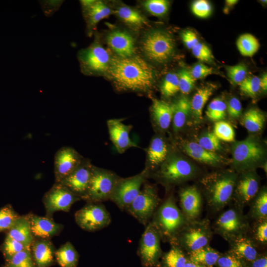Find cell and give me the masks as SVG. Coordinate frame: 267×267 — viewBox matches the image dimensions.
Masks as SVG:
<instances>
[{
    "mask_svg": "<svg viewBox=\"0 0 267 267\" xmlns=\"http://www.w3.org/2000/svg\"><path fill=\"white\" fill-rule=\"evenodd\" d=\"M116 88L121 90L147 92L155 81L154 71L140 57L112 58L107 71Z\"/></svg>",
    "mask_w": 267,
    "mask_h": 267,
    "instance_id": "obj_1",
    "label": "cell"
},
{
    "mask_svg": "<svg viewBox=\"0 0 267 267\" xmlns=\"http://www.w3.org/2000/svg\"><path fill=\"white\" fill-rule=\"evenodd\" d=\"M20 216L10 205L0 209V232L10 229Z\"/></svg>",
    "mask_w": 267,
    "mask_h": 267,
    "instance_id": "obj_41",
    "label": "cell"
},
{
    "mask_svg": "<svg viewBox=\"0 0 267 267\" xmlns=\"http://www.w3.org/2000/svg\"><path fill=\"white\" fill-rule=\"evenodd\" d=\"M226 104L220 98L213 99L209 103L206 111L207 117L213 121H220L226 114Z\"/></svg>",
    "mask_w": 267,
    "mask_h": 267,
    "instance_id": "obj_40",
    "label": "cell"
},
{
    "mask_svg": "<svg viewBox=\"0 0 267 267\" xmlns=\"http://www.w3.org/2000/svg\"><path fill=\"white\" fill-rule=\"evenodd\" d=\"M80 1L89 31L111 13V9L102 1L84 0Z\"/></svg>",
    "mask_w": 267,
    "mask_h": 267,
    "instance_id": "obj_26",
    "label": "cell"
},
{
    "mask_svg": "<svg viewBox=\"0 0 267 267\" xmlns=\"http://www.w3.org/2000/svg\"><path fill=\"white\" fill-rule=\"evenodd\" d=\"M229 253L249 264L259 256L257 246L254 240L246 235L229 242Z\"/></svg>",
    "mask_w": 267,
    "mask_h": 267,
    "instance_id": "obj_25",
    "label": "cell"
},
{
    "mask_svg": "<svg viewBox=\"0 0 267 267\" xmlns=\"http://www.w3.org/2000/svg\"><path fill=\"white\" fill-rule=\"evenodd\" d=\"M122 119H113L107 121L109 137L119 153L122 154L131 147H137L130 137L133 126L126 125Z\"/></svg>",
    "mask_w": 267,
    "mask_h": 267,
    "instance_id": "obj_21",
    "label": "cell"
},
{
    "mask_svg": "<svg viewBox=\"0 0 267 267\" xmlns=\"http://www.w3.org/2000/svg\"><path fill=\"white\" fill-rule=\"evenodd\" d=\"M238 1L237 0H226L225 2L226 6L230 7L234 6Z\"/></svg>",
    "mask_w": 267,
    "mask_h": 267,
    "instance_id": "obj_60",
    "label": "cell"
},
{
    "mask_svg": "<svg viewBox=\"0 0 267 267\" xmlns=\"http://www.w3.org/2000/svg\"><path fill=\"white\" fill-rule=\"evenodd\" d=\"M171 245L169 251L162 254L158 267H184L188 260L185 252L178 245Z\"/></svg>",
    "mask_w": 267,
    "mask_h": 267,
    "instance_id": "obj_34",
    "label": "cell"
},
{
    "mask_svg": "<svg viewBox=\"0 0 267 267\" xmlns=\"http://www.w3.org/2000/svg\"><path fill=\"white\" fill-rule=\"evenodd\" d=\"M236 45L241 55L252 57L258 51L260 44L254 36L249 33H245L238 38Z\"/></svg>",
    "mask_w": 267,
    "mask_h": 267,
    "instance_id": "obj_37",
    "label": "cell"
},
{
    "mask_svg": "<svg viewBox=\"0 0 267 267\" xmlns=\"http://www.w3.org/2000/svg\"><path fill=\"white\" fill-rule=\"evenodd\" d=\"M172 105L173 128L174 132H178L184 126L191 111L190 101L186 97L182 96L179 98Z\"/></svg>",
    "mask_w": 267,
    "mask_h": 267,
    "instance_id": "obj_30",
    "label": "cell"
},
{
    "mask_svg": "<svg viewBox=\"0 0 267 267\" xmlns=\"http://www.w3.org/2000/svg\"><path fill=\"white\" fill-rule=\"evenodd\" d=\"M77 224L83 229L95 231L108 226L111 221V216L101 203L87 202L75 214Z\"/></svg>",
    "mask_w": 267,
    "mask_h": 267,
    "instance_id": "obj_13",
    "label": "cell"
},
{
    "mask_svg": "<svg viewBox=\"0 0 267 267\" xmlns=\"http://www.w3.org/2000/svg\"><path fill=\"white\" fill-rule=\"evenodd\" d=\"M150 173L146 169L134 176L122 178L118 180L110 200L114 202L122 211L125 210L137 196L142 185L149 177Z\"/></svg>",
    "mask_w": 267,
    "mask_h": 267,
    "instance_id": "obj_11",
    "label": "cell"
},
{
    "mask_svg": "<svg viewBox=\"0 0 267 267\" xmlns=\"http://www.w3.org/2000/svg\"><path fill=\"white\" fill-rule=\"evenodd\" d=\"M237 179L236 174L231 171L211 174L203 178L204 194L211 209L220 211L230 202Z\"/></svg>",
    "mask_w": 267,
    "mask_h": 267,
    "instance_id": "obj_3",
    "label": "cell"
},
{
    "mask_svg": "<svg viewBox=\"0 0 267 267\" xmlns=\"http://www.w3.org/2000/svg\"><path fill=\"white\" fill-rule=\"evenodd\" d=\"M213 133L219 140L226 142H232L234 140V130L226 122L222 120L216 122L214 125Z\"/></svg>",
    "mask_w": 267,
    "mask_h": 267,
    "instance_id": "obj_45",
    "label": "cell"
},
{
    "mask_svg": "<svg viewBox=\"0 0 267 267\" xmlns=\"http://www.w3.org/2000/svg\"><path fill=\"white\" fill-rule=\"evenodd\" d=\"M93 166L89 159L84 158L74 171L57 183L65 186L83 200L89 185Z\"/></svg>",
    "mask_w": 267,
    "mask_h": 267,
    "instance_id": "obj_16",
    "label": "cell"
},
{
    "mask_svg": "<svg viewBox=\"0 0 267 267\" xmlns=\"http://www.w3.org/2000/svg\"><path fill=\"white\" fill-rule=\"evenodd\" d=\"M216 265L218 267H249L248 263L228 252L221 254Z\"/></svg>",
    "mask_w": 267,
    "mask_h": 267,
    "instance_id": "obj_47",
    "label": "cell"
},
{
    "mask_svg": "<svg viewBox=\"0 0 267 267\" xmlns=\"http://www.w3.org/2000/svg\"><path fill=\"white\" fill-rule=\"evenodd\" d=\"M32 234L35 238L50 239L58 235L63 225L55 222L51 218L28 215Z\"/></svg>",
    "mask_w": 267,
    "mask_h": 267,
    "instance_id": "obj_23",
    "label": "cell"
},
{
    "mask_svg": "<svg viewBox=\"0 0 267 267\" xmlns=\"http://www.w3.org/2000/svg\"><path fill=\"white\" fill-rule=\"evenodd\" d=\"M179 90L183 94H188L192 89L195 80L186 69L181 70L178 74Z\"/></svg>",
    "mask_w": 267,
    "mask_h": 267,
    "instance_id": "obj_50",
    "label": "cell"
},
{
    "mask_svg": "<svg viewBox=\"0 0 267 267\" xmlns=\"http://www.w3.org/2000/svg\"><path fill=\"white\" fill-rule=\"evenodd\" d=\"M213 232L208 219L189 222L171 244L179 247L187 253L209 245Z\"/></svg>",
    "mask_w": 267,
    "mask_h": 267,
    "instance_id": "obj_6",
    "label": "cell"
},
{
    "mask_svg": "<svg viewBox=\"0 0 267 267\" xmlns=\"http://www.w3.org/2000/svg\"><path fill=\"white\" fill-rule=\"evenodd\" d=\"M162 94L169 97L176 94L179 90L178 74L169 73L166 75L161 86Z\"/></svg>",
    "mask_w": 267,
    "mask_h": 267,
    "instance_id": "obj_43",
    "label": "cell"
},
{
    "mask_svg": "<svg viewBox=\"0 0 267 267\" xmlns=\"http://www.w3.org/2000/svg\"><path fill=\"white\" fill-rule=\"evenodd\" d=\"M191 9L194 15L200 18H207L212 12V6L210 3L206 0H197L194 1Z\"/></svg>",
    "mask_w": 267,
    "mask_h": 267,
    "instance_id": "obj_53",
    "label": "cell"
},
{
    "mask_svg": "<svg viewBox=\"0 0 267 267\" xmlns=\"http://www.w3.org/2000/svg\"><path fill=\"white\" fill-rule=\"evenodd\" d=\"M242 121L243 125L249 132L255 133L262 130L265 117L258 109L251 108L244 114Z\"/></svg>",
    "mask_w": 267,
    "mask_h": 267,
    "instance_id": "obj_38",
    "label": "cell"
},
{
    "mask_svg": "<svg viewBox=\"0 0 267 267\" xmlns=\"http://www.w3.org/2000/svg\"><path fill=\"white\" fill-rule=\"evenodd\" d=\"M106 43L119 58H128L135 55L134 40L126 31L116 29L110 32L106 36Z\"/></svg>",
    "mask_w": 267,
    "mask_h": 267,
    "instance_id": "obj_20",
    "label": "cell"
},
{
    "mask_svg": "<svg viewBox=\"0 0 267 267\" xmlns=\"http://www.w3.org/2000/svg\"><path fill=\"white\" fill-rule=\"evenodd\" d=\"M181 39L185 46L191 49L199 41L196 34L191 30H185L181 33Z\"/></svg>",
    "mask_w": 267,
    "mask_h": 267,
    "instance_id": "obj_56",
    "label": "cell"
},
{
    "mask_svg": "<svg viewBox=\"0 0 267 267\" xmlns=\"http://www.w3.org/2000/svg\"><path fill=\"white\" fill-rule=\"evenodd\" d=\"M181 211L189 222L198 220L202 210V199L199 190L195 186L182 188L179 193Z\"/></svg>",
    "mask_w": 267,
    "mask_h": 267,
    "instance_id": "obj_19",
    "label": "cell"
},
{
    "mask_svg": "<svg viewBox=\"0 0 267 267\" xmlns=\"http://www.w3.org/2000/svg\"><path fill=\"white\" fill-rule=\"evenodd\" d=\"M189 72L195 80L204 78L213 73L212 68L202 63L196 64Z\"/></svg>",
    "mask_w": 267,
    "mask_h": 267,
    "instance_id": "obj_54",
    "label": "cell"
},
{
    "mask_svg": "<svg viewBox=\"0 0 267 267\" xmlns=\"http://www.w3.org/2000/svg\"><path fill=\"white\" fill-rule=\"evenodd\" d=\"M243 173L237 178L232 198L235 206L242 209L251 201L259 189V178L256 173L253 170Z\"/></svg>",
    "mask_w": 267,
    "mask_h": 267,
    "instance_id": "obj_18",
    "label": "cell"
},
{
    "mask_svg": "<svg viewBox=\"0 0 267 267\" xmlns=\"http://www.w3.org/2000/svg\"><path fill=\"white\" fill-rule=\"evenodd\" d=\"M251 267H267V258L265 255H260L252 262Z\"/></svg>",
    "mask_w": 267,
    "mask_h": 267,
    "instance_id": "obj_57",
    "label": "cell"
},
{
    "mask_svg": "<svg viewBox=\"0 0 267 267\" xmlns=\"http://www.w3.org/2000/svg\"><path fill=\"white\" fill-rule=\"evenodd\" d=\"M169 148L165 139L161 136L153 137L147 149L145 169L150 173L157 170L169 155Z\"/></svg>",
    "mask_w": 267,
    "mask_h": 267,
    "instance_id": "obj_24",
    "label": "cell"
},
{
    "mask_svg": "<svg viewBox=\"0 0 267 267\" xmlns=\"http://www.w3.org/2000/svg\"><path fill=\"white\" fill-rule=\"evenodd\" d=\"M226 70L228 77L235 84L239 85L247 77V69L243 63L228 66Z\"/></svg>",
    "mask_w": 267,
    "mask_h": 267,
    "instance_id": "obj_49",
    "label": "cell"
},
{
    "mask_svg": "<svg viewBox=\"0 0 267 267\" xmlns=\"http://www.w3.org/2000/svg\"><path fill=\"white\" fill-rule=\"evenodd\" d=\"M198 144L206 150L213 152L221 149L220 140L213 133H208L198 139Z\"/></svg>",
    "mask_w": 267,
    "mask_h": 267,
    "instance_id": "obj_48",
    "label": "cell"
},
{
    "mask_svg": "<svg viewBox=\"0 0 267 267\" xmlns=\"http://www.w3.org/2000/svg\"><path fill=\"white\" fill-rule=\"evenodd\" d=\"M239 86L240 90L245 94L254 97L260 89V78L254 75L246 77Z\"/></svg>",
    "mask_w": 267,
    "mask_h": 267,
    "instance_id": "obj_46",
    "label": "cell"
},
{
    "mask_svg": "<svg viewBox=\"0 0 267 267\" xmlns=\"http://www.w3.org/2000/svg\"><path fill=\"white\" fill-rule=\"evenodd\" d=\"M153 174L157 180L166 186H170L193 178L196 174V169L186 159L173 152L169 153Z\"/></svg>",
    "mask_w": 267,
    "mask_h": 267,
    "instance_id": "obj_5",
    "label": "cell"
},
{
    "mask_svg": "<svg viewBox=\"0 0 267 267\" xmlns=\"http://www.w3.org/2000/svg\"><path fill=\"white\" fill-rule=\"evenodd\" d=\"M183 150L192 159L211 165H218L222 160L219 155L202 148L198 143L187 142L182 145Z\"/></svg>",
    "mask_w": 267,
    "mask_h": 267,
    "instance_id": "obj_28",
    "label": "cell"
},
{
    "mask_svg": "<svg viewBox=\"0 0 267 267\" xmlns=\"http://www.w3.org/2000/svg\"><path fill=\"white\" fill-rule=\"evenodd\" d=\"M184 267H205L202 265H200L199 264L193 263L188 259Z\"/></svg>",
    "mask_w": 267,
    "mask_h": 267,
    "instance_id": "obj_59",
    "label": "cell"
},
{
    "mask_svg": "<svg viewBox=\"0 0 267 267\" xmlns=\"http://www.w3.org/2000/svg\"><path fill=\"white\" fill-rule=\"evenodd\" d=\"M265 154V149L259 140L254 137H249L233 144V166L243 172L252 171L262 162Z\"/></svg>",
    "mask_w": 267,
    "mask_h": 267,
    "instance_id": "obj_7",
    "label": "cell"
},
{
    "mask_svg": "<svg viewBox=\"0 0 267 267\" xmlns=\"http://www.w3.org/2000/svg\"><path fill=\"white\" fill-rule=\"evenodd\" d=\"M151 112L154 124L161 130H167L172 121L173 105L163 100L153 99Z\"/></svg>",
    "mask_w": 267,
    "mask_h": 267,
    "instance_id": "obj_27",
    "label": "cell"
},
{
    "mask_svg": "<svg viewBox=\"0 0 267 267\" xmlns=\"http://www.w3.org/2000/svg\"><path fill=\"white\" fill-rule=\"evenodd\" d=\"M55 259L60 267H77L79 255L72 244L68 241L56 250Z\"/></svg>",
    "mask_w": 267,
    "mask_h": 267,
    "instance_id": "obj_32",
    "label": "cell"
},
{
    "mask_svg": "<svg viewBox=\"0 0 267 267\" xmlns=\"http://www.w3.org/2000/svg\"><path fill=\"white\" fill-rule=\"evenodd\" d=\"M254 239L258 243L266 245L267 242V219L256 221L253 229Z\"/></svg>",
    "mask_w": 267,
    "mask_h": 267,
    "instance_id": "obj_51",
    "label": "cell"
},
{
    "mask_svg": "<svg viewBox=\"0 0 267 267\" xmlns=\"http://www.w3.org/2000/svg\"><path fill=\"white\" fill-rule=\"evenodd\" d=\"M226 110L231 117L238 118L242 112V105L239 100L235 97L231 98L226 105Z\"/></svg>",
    "mask_w": 267,
    "mask_h": 267,
    "instance_id": "obj_55",
    "label": "cell"
},
{
    "mask_svg": "<svg viewBox=\"0 0 267 267\" xmlns=\"http://www.w3.org/2000/svg\"><path fill=\"white\" fill-rule=\"evenodd\" d=\"M213 228L216 233L229 243L246 235L249 230L250 225L242 209L234 206L223 212L218 217Z\"/></svg>",
    "mask_w": 267,
    "mask_h": 267,
    "instance_id": "obj_8",
    "label": "cell"
},
{
    "mask_svg": "<svg viewBox=\"0 0 267 267\" xmlns=\"http://www.w3.org/2000/svg\"><path fill=\"white\" fill-rule=\"evenodd\" d=\"M150 222L158 231L161 240L171 244L189 222L173 196H169L160 204Z\"/></svg>",
    "mask_w": 267,
    "mask_h": 267,
    "instance_id": "obj_2",
    "label": "cell"
},
{
    "mask_svg": "<svg viewBox=\"0 0 267 267\" xmlns=\"http://www.w3.org/2000/svg\"><path fill=\"white\" fill-rule=\"evenodd\" d=\"M145 9L151 14L162 17L168 12L170 6L169 1L166 0H147L143 3Z\"/></svg>",
    "mask_w": 267,
    "mask_h": 267,
    "instance_id": "obj_44",
    "label": "cell"
},
{
    "mask_svg": "<svg viewBox=\"0 0 267 267\" xmlns=\"http://www.w3.org/2000/svg\"><path fill=\"white\" fill-rule=\"evenodd\" d=\"M214 88L209 85L202 87L197 90L190 101L191 110L197 121L202 119L203 108L213 94Z\"/></svg>",
    "mask_w": 267,
    "mask_h": 267,
    "instance_id": "obj_35",
    "label": "cell"
},
{
    "mask_svg": "<svg viewBox=\"0 0 267 267\" xmlns=\"http://www.w3.org/2000/svg\"><path fill=\"white\" fill-rule=\"evenodd\" d=\"M30 248V246L6 236L1 245L0 250L5 260H7L16 254Z\"/></svg>",
    "mask_w": 267,
    "mask_h": 267,
    "instance_id": "obj_42",
    "label": "cell"
},
{
    "mask_svg": "<svg viewBox=\"0 0 267 267\" xmlns=\"http://www.w3.org/2000/svg\"><path fill=\"white\" fill-rule=\"evenodd\" d=\"M55 248L50 239L35 238L31 252L36 267H50L55 262Z\"/></svg>",
    "mask_w": 267,
    "mask_h": 267,
    "instance_id": "obj_22",
    "label": "cell"
},
{
    "mask_svg": "<svg viewBox=\"0 0 267 267\" xmlns=\"http://www.w3.org/2000/svg\"><path fill=\"white\" fill-rule=\"evenodd\" d=\"M120 178L111 171L93 166L89 185L83 200L92 203L110 200Z\"/></svg>",
    "mask_w": 267,
    "mask_h": 267,
    "instance_id": "obj_9",
    "label": "cell"
},
{
    "mask_svg": "<svg viewBox=\"0 0 267 267\" xmlns=\"http://www.w3.org/2000/svg\"><path fill=\"white\" fill-rule=\"evenodd\" d=\"M145 226L139 241L137 254L143 267H158L163 254L161 236L150 222Z\"/></svg>",
    "mask_w": 267,
    "mask_h": 267,
    "instance_id": "obj_14",
    "label": "cell"
},
{
    "mask_svg": "<svg viewBox=\"0 0 267 267\" xmlns=\"http://www.w3.org/2000/svg\"><path fill=\"white\" fill-rule=\"evenodd\" d=\"M81 199L62 184L55 182L44 195L46 217L51 218L57 211L68 212L72 205Z\"/></svg>",
    "mask_w": 267,
    "mask_h": 267,
    "instance_id": "obj_15",
    "label": "cell"
},
{
    "mask_svg": "<svg viewBox=\"0 0 267 267\" xmlns=\"http://www.w3.org/2000/svg\"><path fill=\"white\" fill-rule=\"evenodd\" d=\"M221 255L209 245L187 253L188 259L205 267H213Z\"/></svg>",
    "mask_w": 267,
    "mask_h": 267,
    "instance_id": "obj_31",
    "label": "cell"
},
{
    "mask_svg": "<svg viewBox=\"0 0 267 267\" xmlns=\"http://www.w3.org/2000/svg\"><path fill=\"white\" fill-rule=\"evenodd\" d=\"M193 55L198 59L205 62H211L214 56L210 48L205 44L199 42L192 49Z\"/></svg>",
    "mask_w": 267,
    "mask_h": 267,
    "instance_id": "obj_52",
    "label": "cell"
},
{
    "mask_svg": "<svg viewBox=\"0 0 267 267\" xmlns=\"http://www.w3.org/2000/svg\"><path fill=\"white\" fill-rule=\"evenodd\" d=\"M3 267H36L32 258L31 248L22 251L10 259L5 260Z\"/></svg>",
    "mask_w": 267,
    "mask_h": 267,
    "instance_id": "obj_39",
    "label": "cell"
},
{
    "mask_svg": "<svg viewBox=\"0 0 267 267\" xmlns=\"http://www.w3.org/2000/svg\"><path fill=\"white\" fill-rule=\"evenodd\" d=\"M260 79V89L264 91L267 90V74L265 73L263 75Z\"/></svg>",
    "mask_w": 267,
    "mask_h": 267,
    "instance_id": "obj_58",
    "label": "cell"
},
{
    "mask_svg": "<svg viewBox=\"0 0 267 267\" xmlns=\"http://www.w3.org/2000/svg\"><path fill=\"white\" fill-rule=\"evenodd\" d=\"M160 203L161 199L154 186L145 182L137 196L125 211L146 226L151 221Z\"/></svg>",
    "mask_w": 267,
    "mask_h": 267,
    "instance_id": "obj_10",
    "label": "cell"
},
{
    "mask_svg": "<svg viewBox=\"0 0 267 267\" xmlns=\"http://www.w3.org/2000/svg\"><path fill=\"white\" fill-rule=\"evenodd\" d=\"M84 158L72 147L66 146L59 149L54 158L55 182H59L70 175L81 164Z\"/></svg>",
    "mask_w": 267,
    "mask_h": 267,
    "instance_id": "obj_17",
    "label": "cell"
},
{
    "mask_svg": "<svg viewBox=\"0 0 267 267\" xmlns=\"http://www.w3.org/2000/svg\"><path fill=\"white\" fill-rule=\"evenodd\" d=\"M78 58L82 71L88 75L107 72L112 60L108 51L97 41L81 49Z\"/></svg>",
    "mask_w": 267,
    "mask_h": 267,
    "instance_id": "obj_12",
    "label": "cell"
},
{
    "mask_svg": "<svg viewBox=\"0 0 267 267\" xmlns=\"http://www.w3.org/2000/svg\"><path fill=\"white\" fill-rule=\"evenodd\" d=\"M141 46L146 58L158 64L170 61L176 52L173 37L163 30H153L146 33L142 40Z\"/></svg>",
    "mask_w": 267,
    "mask_h": 267,
    "instance_id": "obj_4",
    "label": "cell"
},
{
    "mask_svg": "<svg viewBox=\"0 0 267 267\" xmlns=\"http://www.w3.org/2000/svg\"><path fill=\"white\" fill-rule=\"evenodd\" d=\"M250 217L257 221L267 219V192L265 188L258 191L250 202Z\"/></svg>",
    "mask_w": 267,
    "mask_h": 267,
    "instance_id": "obj_36",
    "label": "cell"
},
{
    "mask_svg": "<svg viewBox=\"0 0 267 267\" xmlns=\"http://www.w3.org/2000/svg\"><path fill=\"white\" fill-rule=\"evenodd\" d=\"M6 236L31 246L35 237L31 231L28 215L20 216L13 226L7 231Z\"/></svg>",
    "mask_w": 267,
    "mask_h": 267,
    "instance_id": "obj_29",
    "label": "cell"
},
{
    "mask_svg": "<svg viewBox=\"0 0 267 267\" xmlns=\"http://www.w3.org/2000/svg\"><path fill=\"white\" fill-rule=\"evenodd\" d=\"M114 13L125 24L136 29L147 24L146 19L138 11L128 6H121Z\"/></svg>",
    "mask_w": 267,
    "mask_h": 267,
    "instance_id": "obj_33",
    "label": "cell"
}]
</instances>
